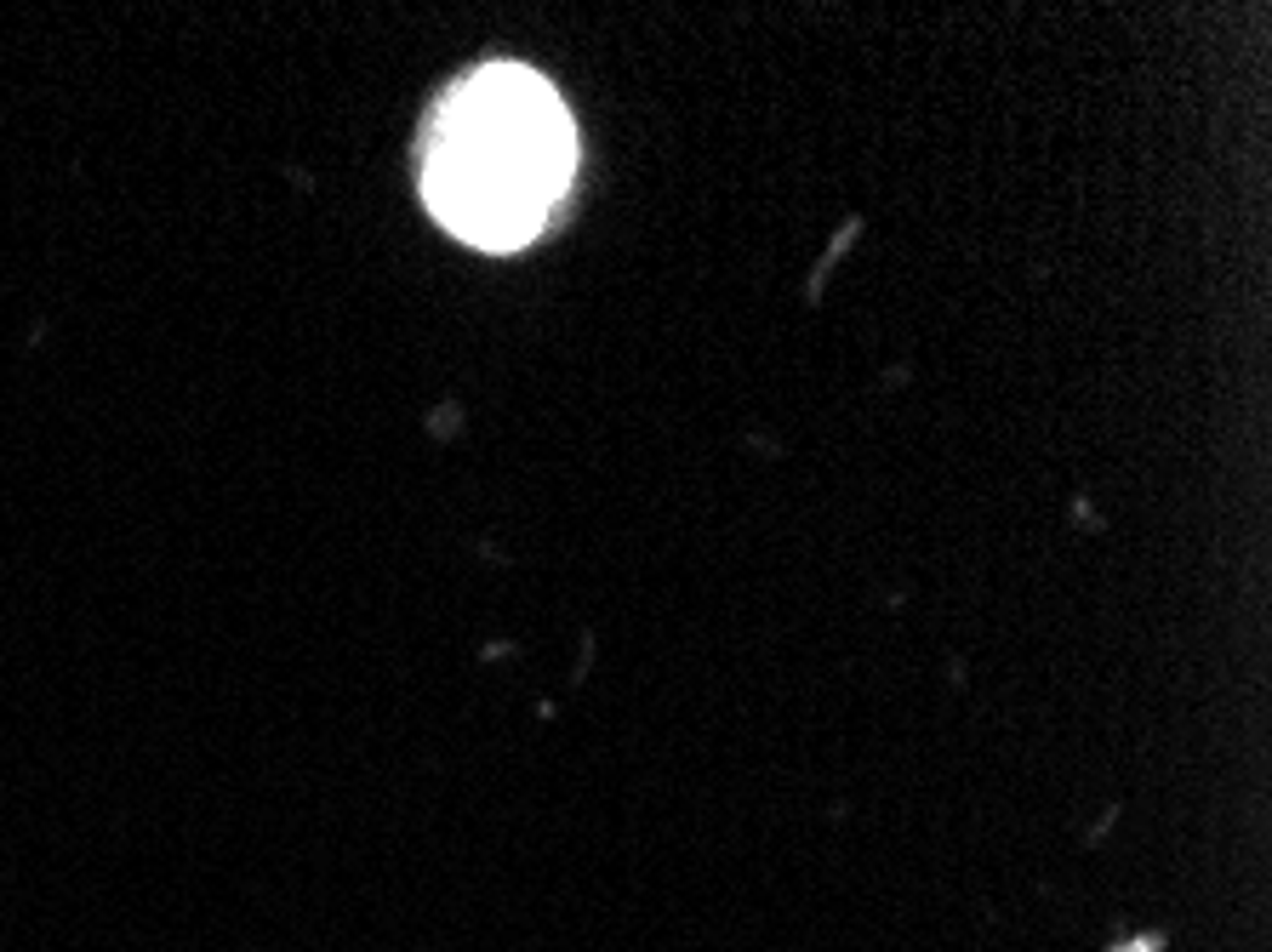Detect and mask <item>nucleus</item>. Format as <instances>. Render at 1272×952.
Listing matches in <instances>:
<instances>
[{
    "label": "nucleus",
    "mask_w": 1272,
    "mask_h": 952,
    "mask_svg": "<svg viewBox=\"0 0 1272 952\" xmlns=\"http://www.w3.org/2000/svg\"><path fill=\"white\" fill-rule=\"evenodd\" d=\"M577 166V132L542 74L485 63L434 114L423 149L429 211L480 251H520L542 235Z\"/></svg>",
    "instance_id": "f257e3e1"
}]
</instances>
